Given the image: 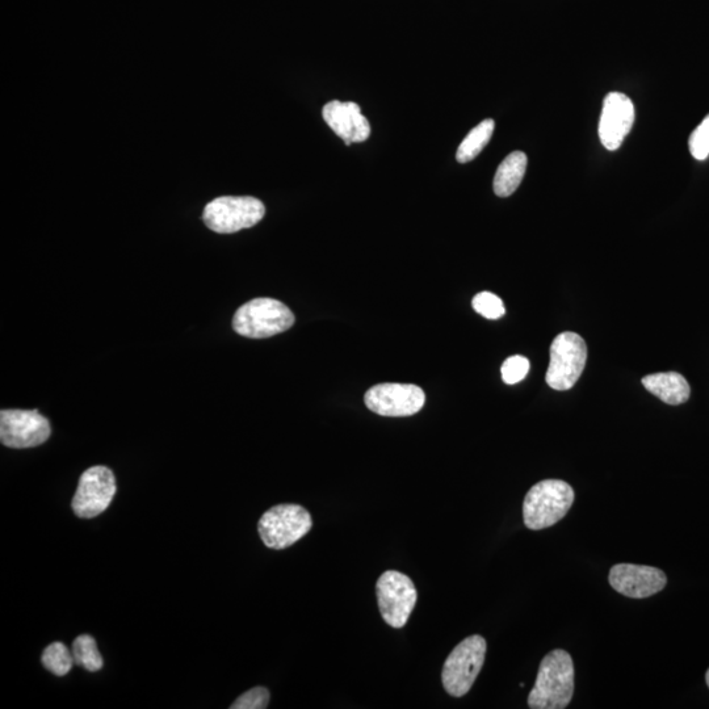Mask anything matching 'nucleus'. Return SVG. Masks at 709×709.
I'll list each match as a JSON object with an SVG mask.
<instances>
[{
  "instance_id": "nucleus-19",
  "label": "nucleus",
  "mask_w": 709,
  "mask_h": 709,
  "mask_svg": "<svg viewBox=\"0 0 709 709\" xmlns=\"http://www.w3.org/2000/svg\"><path fill=\"white\" fill-rule=\"evenodd\" d=\"M41 661H43L45 669L57 677H64L75 664L73 652H70L69 648L60 641L50 644L44 650Z\"/></svg>"
},
{
  "instance_id": "nucleus-6",
  "label": "nucleus",
  "mask_w": 709,
  "mask_h": 709,
  "mask_svg": "<svg viewBox=\"0 0 709 709\" xmlns=\"http://www.w3.org/2000/svg\"><path fill=\"white\" fill-rule=\"evenodd\" d=\"M313 527L312 515L300 505H278L264 513L258 523L266 547L285 549L304 538Z\"/></svg>"
},
{
  "instance_id": "nucleus-12",
  "label": "nucleus",
  "mask_w": 709,
  "mask_h": 709,
  "mask_svg": "<svg viewBox=\"0 0 709 709\" xmlns=\"http://www.w3.org/2000/svg\"><path fill=\"white\" fill-rule=\"evenodd\" d=\"M608 581L612 589L633 599H644L665 589L667 578L653 566L618 564L612 566Z\"/></svg>"
},
{
  "instance_id": "nucleus-5",
  "label": "nucleus",
  "mask_w": 709,
  "mask_h": 709,
  "mask_svg": "<svg viewBox=\"0 0 709 709\" xmlns=\"http://www.w3.org/2000/svg\"><path fill=\"white\" fill-rule=\"evenodd\" d=\"M266 215L262 201L251 196H224L205 205L203 220L218 234L253 228Z\"/></svg>"
},
{
  "instance_id": "nucleus-23",
  "label": "nucleus",
  "mask_w": 709,
  "mask_h": 709,
  "mask_svg": "<svg viewBox=\"0 0 709 709\" xmlns=\"http://www.w3.org/2000/svg\"><path fill=\"white\" fill-rule=\"evenodd\" d=\"M270 703V691L264 687H254L230 706V709H264Z\"/></svg>"
},
{
  "instance_id": "nucleus-7",
  "label": "nucleus",
  "mask_w": 709,
  "mask_h": 709,
  "mask_svg": "<svg viewBox=\"0 0 709 709\" xmlns=\"http://www.w3.org/2000/svg\"><path fill=\"white\" fill-rule=\"evenodd\" d=\"M587 362V346L581 335L561 333L551 346V363L545 380L555 390H569L580 380Z\"/></svg>"
},
{
  "instance_id": "nucleus-13",
  "label": "nucleus",
  "mask_w": 709,
  "mask_h": 709,
  "mask_svg": "<svg viewBox=\"0 0 709 709\" xmlns=\"http://www.w3.org/2000/svg\"><path fill=\"white\" fill-rule=\"evenodd\" d=\"M635 123V107L627 95L620 92H611L603 102L601 123H599V137L602 145L610 151H615L622 146L625 137Z\"/></svg>"
},
{
  "instance_id": "nucleus-20",
  "label": "nucleus",
  "mask_w": 709,
  "mask_h": 709,
  "mask_svg": "<svg viewBox=\"0 0 709 709\" xmlns=\"http://www.w3.org/2000/svg\"><path fill=\"white\" fill-rule=\"evenodd\" d=\"M473 309L488 320H499L505 316L503 301L492 292H481L472 301Z\"/></svg>"
},
{
  "instance_id": "nucleus-24",
  "label": "nucleus",
  "mask_w": 709,
  "mask_h": 709,
  "mask_svg": "<svg viewBox=\"0 0 709 709\" xmlns=\"http://www.w3.org/2000/svg\"><path fill=\"white\" fill-rule=\"evenodd\" d=\"M706 681H707V685H708V687H709V669H708L707 674H706Z\"/></svg>"
},
{
  "instance_id": "nucleus-9",
  "label": "nucleus",
  "mask_w": 709,
  "mask_h": 709,
  "mask_svg": "<svg viewBox=\"0 0 709 709\" xmlns=\"http://www.w3.org/2000/svg\"><path fill=\"white\" fill-rule=\"evenodd\" d=\"M117 490L115 474L107 467L88 468L79 478L71 507L78 518L91 519L103 514Z\"/></svg>"
},
{
  "instance_id": "nucleus-11",
  "label": "nucleus",
  "mask_w": 709,
  "mask_h": 709,
  "mask_svg": "<svg viewBox=\"0 0 709 709\" xmlns=\"http://www.w3.org/2000/svg\"><path fill=\"white\" fill-rule=\"evenodd\" d=\"M367 408L383 417H410L425 406L426 394L417 385L379 384L368 390Z\"/></svg>"
},
{
  "instance_id": "nucleus-1",
  "label": "nucleus",
  "mask_w": 709,
  "mask_h": 709,
  "mask_svg": "<svg viewBox=\"0 0 709 709\" xmlns=\"http://www.w3.org/2000/svg\"><path fill=\"white\" fill-rule=\"evenodd\" d=\"M574 694V664L572 656L562 649L552 650L539 667L535 687L528 696L532 709H564Z\"/></svg>"
},
{
  "instance_id": "nucleus-21",
  "label": "nucleus",
  "mask_w": 709,
  "mask_h": 709,
  "mask_svg": "<svg viewBox=\"0 0 709 709\" xmlns=\"http://www.w3.org/2000/svg\"><path fill=\"white\" fill-rule=\"evenodd\" d=\"M530 362L523 356L515 355L507 359L501 368L502 379L507 385H515L526 379Z\"/></svg>"
},
{
  "instance_id": "nucleus-10",
  "label": "nucleus",
  "mask_w": 709,
  "mask_h": 709,
  "mask_svg": "<svg viewBox=\"0 0 709 709\" xmlns=\"http://www.w3.org/2000/svg\"><path fill=\"white\" fill-rule=\"evenodd\" d=\"M52 434L48 419L37 410H2L0 440L8 448L24 450L41 446Z\"/></svg>"
},
{
  "instance_id": "nucleus-14",
  "label": "nucleus",
  "mask_w": 709,
  "mask_h": 709,
  "mask_svg": "<svg viewBox=\"0 0 709 709\" xmlns=\"http://www.w3.org/2000/svg\"><path fill=\"white\" fill-rule=\"evenodd\" d=\"M322 115L326 124L347 146L367 141L371 134V125L356 103L333 100L323 107Z\"/></svg>"
},
{
  "instance_id": "nucleus-17",
  "label": "nucleus",
  "mask_w": 709,
  "mask_h": 709,
  "mask_svg": "<svg viewBox=\"0 0 709 709\" xmlns=\"http://www.w3.org/2000/svg\"><path fill=\"white\" fill-rule=\"evenodd\" d=\"M494 128V120L488 119L472 129L468 136L464 138V141L461 142L459 149H457V162L468 163L476 159L492 140Z\"/></svg>"
},
{
  "instance_id": "nucleus-4",
  "label": "nucleus",
  "mask_w": 709,
  "mask_h": 709,
  "mask_svg": "<svg viewBox=\"0 0 709 709\" xmlns=\"http://www.w3.org/2000/svg\"><path fill=\"white\" fill-rule=\"evenodd\" d=\"M485 654L484 637L473 635L461 641L444 664L442 673L444 690L455 698L467 695L484 666Z\"/></svg>"
},
{
  "instance_id": "nucleus-15",
  "label": "nucleus",
  "mask_w": 709,
  "mask_h": 709,
  "mask_svg": "<svg viewBox=\"0 0 709 709\" xmlns=\"http://www.w3.org/2000/svg\"><path fill=\"white\" fill-rule=\"evenodd\" d=\"M643 385L648 392L667 405H682L690 398L691 389L685 377L677 372L654 373L645 376Z\"/></svg>"
},
{
  "instance_id": "nucleus-18",
  "label": "nucleus",
  "mask_w": 709,
  "mask_h": 709,
  "mask_svg": "<svg viewBox=\"0 0 709 709\" xmlns=\"http://www.w3.org/2000/svg\"><path fill=\"white\" fill-rule=\"evenodd\" d=\"M73 656L75 664L85 667L91 673H95L103 667L102 654L99 652L94 637L90 635H82L75 639Z\"/></svg>"
},
{
  "instance_id": "nucleus-2",
  "label": "nucleus",
  "mask_w": 709,
  "mask_h": 709,
  "mask_svg": "<svg viewBox=\"0 0 709 709\" xmlns=\"http://www.w3.org/2000/svg\"><path fill=\"white\" fill-rule=\"evenodd\" d=\"M573 502L574 490L565 481H540L532 486L524 498V524L534 531L555 526L565 518Z\"/></svg>"
},
{
  "instance_id": "nucleus-8",
  "label": "nucleus",
  "mask_w": 709,
  "mask_h": 709,
  "mask_svg": "<svg viewBox=\"0 0 709 709\" xmlns=\"http://www.w3.org/2000/svg\"><path fill=\"white\" fill-rule=\"evenodd\" d=\"M380 614L390 627L404 628L418 601L417 589L406 574L388 570L376 585Z\"/></svg>"
},
{
  "instance_id": "nucleus-16",
  "label": "nucleus",
  "mask_w": 709,
  "mask_h": 709,
  "mask_svg": "<svg viewBox=\"0 0 709 709\" xmlns=\"http://www.w3.org/2000/svg\"><path fill=\"white\" fill-rule=\"evenodd\" d=\"M527 155L522 151H514L507 155L494 178V192L498 197H509L514 194L526 175Z\"/></svg>"
},
{
  "instance_id": "nucleus-22",
  "label": "nucleus",
  "mask_w": 709,
  "mask_h": 709,
  "mask_svg": "<svg viewBox=\"0 0 709 709\" xmlns=\"http://www.w3.org/2000/svg\"><path fill=\"white\" fill-rule=\"evenodd\" d=\"M690 151L692 157L698 161H704L709 155V116L702 121V124L692 132L690 137Z\"/></svg>"
},
{
  "instance_id": "nucleus-3",
  "label": "nucleus",
  "mask_w": 709,
  "mask_h": 709,
  "mask_svg": "<svg viewBox=\"0 0 709 709\" xmlns=\"http://www.w3.org/2000/svg\"><path fill=\"white\" fill-rule=\"evenodd\" d=\"M295 316L283 302L255 299L243 304L234 314L233 329L242 337L263 339L291 329Z\"/></svg>"
}]
</instances>
